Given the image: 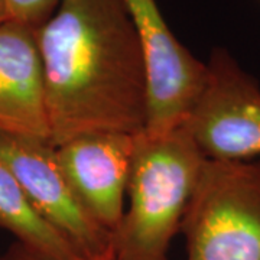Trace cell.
I'll use <instances>...</instances> for the list:
<instances>
[{"label": "cell", "instance_id": "cell-1", "mask_svg": "<svg viewBox=\"0 0 260 260\" xmlns=\"http://www.w3.org/2000/svg\"><path fill=\"white\" fill-rule=\"evenodd\" d=\"M35 39L55 148L90 133L145 130L146 77L124 0H61Z\"/></svg>", "mask_w": 260, "mask_h": 260}, {"label": "cell", "instance_id": "cell-2", "mask_svg": "<svg viewBox=\"0 0 260 260\" xmlns=\"http://www.w3.org/2000/svg\"><path fill=\"white\" fill-rule=\"evenodd\" d=\"M205 159L184 124L135 136L129 201L113 234L114 260H168Z\"/></svg>", "mask_w": 260, "mask_h": 260}, {"label": "cell", "instance_id": "cell-3", "mask_svg": "<svg viewBox=\"0 0 260 260\" xmlns=\"http://www.w3.org/2000/svg\"><path fill=\"white\" fill-rule=\"evenodd\" d=\"M179 233L186 260H260V162L205 159Z\"/></svg>", "mask_w": 260, "mask_h": 260}, {"label": "cell", "instance_id": "cell-4", "mask_svg": "<svg viewBox=\"0 0 260 260\" xmlns=\"http://www.w3.org/2000/svg\"><path fill=\"white\" fill-rule=\"evenodd\" d=\"M204 90L185 129L207 159L250 160L260 155V85L221 47L207 61Z\"/></svg>", "mask_w": 260, "mask_h": 260}, {"label": "cell", "instance_id": "cell-5", "mask_svg": "<svg viewBox=\"0 0 260 260\" xmlns=\"http://www.w3.org/2000/svg\"><path fill=\"white\" fill-rule=\"evenodd\" d=\"M138 32L143 59L148 119L145 132L167 133L182 126L204 90L203 62L171 30L156 0H124Z\"/></svg>", "mask_w": 260, "mask_h": 260}, {"label": "cell", "instance_id": "cell-6", "mask_svg": "<svg viewBox=\"0 0 260 260\" xmlns=\"http://www.w3.org/2000/svg\"><path fill=\"white\" fill-rule=\"evenodd\" d=\"M0 162L29 201L85 260H114L113 236L94 221L68 185L55 146L44 138L0 133Z\"/></svg>", "mask_w": 260, "mask_h": 260}, {"label": "cell", "instance_id": "cell-7", "mask_svg": "<svg viewBox=\"0 0 260 260\" xmlns=\"http://www.w3.org/2000/svg\"><path fill=\"white\" fill-rule=\"evenodd\" d=\"M135 136L90 133L55 148L59 168L77 200L112 236L126 210Z\"/></svg>", "mask_w": 260, "mask_h": 260}, {"label": "cell", "instance_id": "cell-8", "mask_svg": "<svg viewBox=\"0 0 260 260\" xmlns=\"http://www.w3.org/2000/svg\"><path fill=\"white\" fill-rule=\"evenodd\" d=\"M0 133L49 140L35 30L0 23Z\"/></svg>", "mask_w": 260, "mask_h": 260}, {"label": "cell", "instance_id": "cell-9", "mask_svg": "<svg viewBox=\"0 0 260 260\" xmlns=\"http://www.w3.org/2000/svg\"><path fill=\"white\" fill-rule=\"evenodd\" d=\"M0 229L29 251L49 260L83 259L74 246L38 213L18 179L0 162ZM85 260V259H84Z\"/></svg>", "mask_w": 260, "mask_h": 260}, {"label": "cell", "instance_id": "cell-10", "mask_svg": "<svg viewBox=\"0 0 260 260\" xmlns=\"http://www.w3.org/2000/svg\"><path fill=\"white\" fill-rule=\"evenodd\" d=\"M9 19L37 30L54 13L61 0H5Z\"/></svg>", "mask_w": 260, "mask_h": 260}, {"label": "cell", "instance_id": "cell-11", "mask_svg": "<svg viewBox=\"0 0 260 260\" xmlns=\"http://www.w3.org/2000/svg\"><path fill=\"white\" fill-rule=\"evenodd\" d=\"M0 260H49L45 259V257H41L35 253L29 251L28 249H25L23 246H20L19 243H12L8 250L5 251L2 256H0ZM84 260V259H80Z\"/></svg>", "mask_w": 260, "mask_h": 260}, {"label": "cell", "instance_id": "cell-12", "mask_svg": "<svg viewBox=\"0 0 260 260\" xmlns=\"http://www.w3.org/2000/svg\"><path fill=\"white\" fill-rule=\"evenodd\" d=\"M10 20L9 13H8V8H6V2L5 0H0V23L2 22H6Z\"/></svg>", "mask_w": 260, "mask_h": 260}]
</instances>
